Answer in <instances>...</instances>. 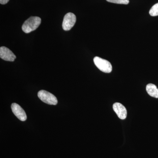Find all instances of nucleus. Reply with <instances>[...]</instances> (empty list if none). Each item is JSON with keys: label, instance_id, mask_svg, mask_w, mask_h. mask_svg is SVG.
<instances>
[{"label": "nucleus", "instance_id": "0eeeda50", "mask_svg": "<svg viewBox=\"0 0 158 158\" xmlns=\"http://www.w3.org/2000/svg\"><path fill=\"white\" fill-rule=\"evenodd\" d=\"M113 109L118 118L124 119L127 116V111L124 106L120 103L116 102L113 105Z\"/></svg>", "mask_w": 158, "mask_h": 158}, {"label": "nucleus", "instance_id": "1a4fd4ad", "mask_svg": "<svg viewBox=\"0 0 158 158\" xmlns=\"http://www.w3.org/2000/svg\"><path fill=\"white\" fill-rule=\"evenodd\" d=\"M149 14L152 16H156L158 15V3L152 7L149 11Z\"/></svg>", "mask_w": 158, "mask_h": 158}, {"label": "nucleus", "instance_id": "9b49d317", "mask_svg": "<svg viewBox=\"0 0 158 158\" xmlns=\"http://www.w3.org/2000/svg\"><path fill=\"white\" fill-rule=\"evenodd\" d=\"M9 0H0V3L2 5H5L9 2Z\"/></svg>", "mask_w": 158, "mask_h": 158}, {"label": "nucleus", "instance_id": "423d86ee", "mask_svg": "<svg viewBox=\"0 0 158 158\" xmlns=\"http://www.w3.org/2000/svg\"><path fill=\"white\" fill-rule=\"evenodd\" d=\"M0 57L6 61L13 62L16 57L12 52L6 47H1L0 48Z\"/></svg>", "mask_w": 158, "mask_h": 158}, {"label": "nucleus", "instance_id": "7ed1b4c3", "mask_svg": "<svg viewBox=\"0 0 158 158\" xmlns=\"http://www.w3.org/2000/svg\"><path fill=\"white\" fill-rule=\"evenodd\" d=\"M38 97L42 102L48 105H56L58 103L56 97L46 90H40Z\"/></svg>", "mask_w": 158, "mask_h": 158}, {"label": "nucleus", "instance_id": "6e6552de", "mask_svg": "<svg viewBox=\"0 0 158 158\" xmlns=\"http://www.w3.org/2000/svg\"><path fill=\"white\" fill-rule=\"evenodd\" d=\"M146 89L150 96L158 98V89L155 85L152 84H148L146 86Z\"/></svg>", "mask_w": 158, "mask_h": 158}, {"label": "nucleus", "instance_id": "f03ea898", "mask_svg": "<svg viewBox=\"0 0 158 158\" xmlns=\"http://www.w3.org/2000/svg\"><path fill=\"white\" fill-rule=\"evenodd\" d=\"M94 64L99 70L106 73H110L112 71V66L110 62L99 57L94 59Z\"/></svg>", "mask_w": 158, "mask_h": 158}, {"label": "nucleus", "instance_id": "f257e3e1", "mask_svg": "<svg viewBox=\"0 0 158 158\" xmlns=\"http://www.w3.org/2000/svg\"><path fill=\"white\" fill-rule=\"evenodd\" d=\"M41 19L37 16H31L25 21L22 26V30L27 34L36 30L41 23Z\"/></svg>", "mask_w": 158, "mask_h": 158}, {"label": "nucleus", "instance_id": "9d476101", "mask_svg": "<svg viewBox=\"0 0 158 158\" xmlns=\"http://www.w3.org/2000/svg\"><path fill=\"white\" fill-rule=\"evenodd\" d=\"M106 1L110 3L123 4V5H127L129 3V0H106Z\"/></svg>", "mask_w": 158, "mask_h": 158}, {"label": "nucleus", "instance_id": "20e7f679", "mask_svg": "<svg viewBox=\"0 0 158 158\" xmlns=\"http://www.w3.org/2000/svg\"><path fill=\"white\" fill-rule=\"evenodd\" d=\"M76 16L71 12L67 13L63 19L62 28L65 31H69L73 28L76 22Z\"/></svg>", "mask_w": 158, "mask_h": 158}, {"label": "nucleus", "instance_id": "39448f33", "mask_svg": "<svg viewBox=\"0 0 158 158\" xmlns=\"http://www.w3.org/2000/svg\"><path fill=\"white\" fill-rule=\"evenodd\" d=\"M11 110L16 117L21 121H24L27 118L25 112L19 105L17 104H12L11 106Z\"/></svg>", "mask_w": 158, "mask_h": 158}]
</instances>
